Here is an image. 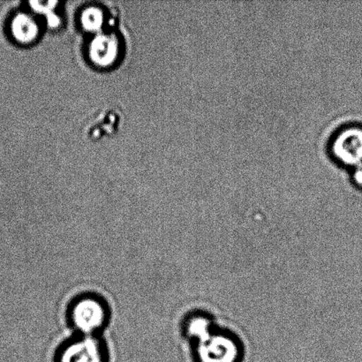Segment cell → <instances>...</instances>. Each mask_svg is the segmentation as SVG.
I'll use <instances>...</instances> for the list:
<instances>
[{
	"instance_id": "8992f818",
	"label": "cell",
	"mask_w": 362,
	"mask_h": 362,
	"mask_svg": "<svg viewBox=\"0 0 362 362\" xmlns=\"http://www.w3.org/2000/svg\"><path fill=\"white\" fill-rule=\"evenodd\" d=\"M183 327L185 336L194 342L214 329V324L207 315L197 313L186 318Z\"/></svg>"
},
{
	"instance_id": "277c9868",
	"label": "cell",
	"mask_w": 362,
	"mask_h": 362,
	"mask_svg": "<svg viewBox=\"0 0 362 362\" xmlns=\"http://www.w3.org/2000/svg\"><path fill=\"white\" fill-rule=\"evenodd\" d=\"M332 151L339 160L351 165L362 163V129L347 127L337 134L332 144Z\"/></svg>"
},
{
	"instance_id": "ba28073f",
	"label": "cell",
	"mask_w": 362,
	"mask_h": 362,
	"mask_svg": "<svg viewBox=\"0 0 362 362\" xmlns=\"http://www.w3.org/2000/svg\"><path fill=\"white\" fill-rule=\"evenodd\" d=\"M81 23H83L85 30L90 31H97L104 23V16L100 9L97 7H91L85 10L81 16Z\"/></svg>"
},
{
	"instance_id": "9c48e42d",
	"label": "cell",
	"mask_w": 362,
	"mask_h": 362,
	"mask_svg": "<svg viewBox=\"0 0 362 362\" xmlns=\"http://www.w3.org/2000/svg\"><path fill=\"white\" fill-rule=\"evenodd\" d=\"M30 5L33 7L37 12L45 13L46 17L48 18L49 23L51 25H57L59 23L58 17L52 13L53 8L56 5H58L57 2H31Z\"/></svg>"
},
{
	"instance_id": "6da1fadb",
	"label": "cell",
	"mask_w": 362,
	"mask_h": 362,
	"mask_svg": "<svg viewBox=\"0 0 362 362\" xmlns=\"http://www.w3.org/2000/svg\"><path fill=\"white\" fill-rule=\"evenodd\" d=\"M69 320L80 335L98 336L108 325L110 310L107 303L97 294H83L70 304Z\"/></svg>"
},
{
	"instance_id": "5b68a950",
	"label": "cell",
	"mask_w": 362,
	"mask_h": 362,
	"mask_svg": "<svg viewBox=\"0 0 362 362\" xmlns=\"http://www.w3.org/2000/svg\"><path fill=\"white\" fill-rule=\"evenodd\" d=\"M119 42L113 34H99L90 46V58L99 66L111 65L118 58Z\"/></svg>"
},
{
	"instance_id": "7a4b0ae2",
	"label": "cell",
	"mask_w": 362,
	"mask_h": 362,
	"mask_svg": "<svg viewBox=\"0 0 362 362\" xmlns=\"http://www.w3.org/2000/svg\"><path fill=\"white\" fill-rule=\"evenodd\" d=\"M193 343L197 362H240L243 356L239 340L215 327Z\"/></svg>"
},
{
	"instance_id": "52a82bcc",
	"label": "cell",
	"mask_w": 362,
	"mask_h": 362,
	"mask_svg": "<svg viewBox=\"0 0 362 362\" xmlns=\"http://www.w3.org/2000/svg\"><path fill=\"white\" fill-rule=\"evenodd\" d=\"M11 31L13 37L21 42L34 40L38 34L37 23L26 13L17 14L11 23Z\"/></svg>"
},
{
	"instance_id": "3957f363",
	"label": "cell",
	"mask_w": 362,
	"mask_h": 362,
	"mask_svg": "<svg viewBox=\"0 0 362 362\" xmlns=\"http://www.w3.org/2000/svg\"><path fill=\"white\" fill-rule=\"evenodd\" d=\"M55 362H109V354L98 336L80 335L59 347Z\"/></svg>"
},
{
	"instance_id": "30bf717a",
	"label": "cell",
	"mask_w": 362,
	"mask_h": 362,
	"mask_svg": "<svg viewBox=\"0 0 362 362\" xmlns=\"http://www.w3.org/2000/svg\"><path fill=\"white\" fill-rule=\"evenodd\" d=\"M354 180H356V182L359 185V186L362 187V163L356 165V171H354Z\"/></svg>"
}]
</instances>
